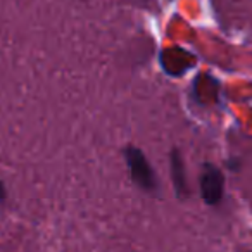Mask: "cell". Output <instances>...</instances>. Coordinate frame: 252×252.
Returning a JSON list of instances; mask_svg holds the SVG:
<instances>
[{"label": "cell", "mask_w": 252, "mask_h": 252, "mask_svg": "<svg viewBox=\"0 0 252 252\" xmlns=\"http://www.w3.org/2000/svg\"><path fill=\"white\" fill-rule=\"evenodd\" d=\"M125 161L128 164V169H130L131 180L138 189L145 190V192H154L158 189L156 173L142 149L135 147V145L125 147Z\"/></svg>", "instance_id": "obj_1"}, {"label": "cell", "mask_w": 252, "mask_h": 252, "mask_svg": "<svg viewBox=\"0 0 252 252\" xmlns=\"http://www.w3.org/2000/svg\"><path fill=\"white\" fill-rule=\"evenodd\" d=\"M200 193L207 206H218L224 195V176L214 164H204L200 173Z\"/></svg>", "instance_id": "obj_2"}, {"label": "cell", "mask_w": 252, "mask_h": 252, "mask_svg": "<svg viewBox=\"0 0 252 252\" xmlns=\"http://www.w3.org/2000/svg\"><path fill=\"white\" fill-rule=\"evenodd\" d=\"M169 166H171V178L175 190L178 193V197H187L189 189H187V173H185V164H183V158L178 152V149H173L169 154Z\"/></svg>", "instance_id": "obj_3"}, {"label": "cell", "mask_w": 252, "mask_h": 252, "mask_svg": "<svg viewBox=\"0 0 252 252\" xmlns=\"http://www.w3.org/2000/svg\"><path fill=\"white\" fill-rule=\"evenodd\" d=\"M5 197H7V190H5L4 182H2V180H0V200H4Z\"/></svg>", "instance_id": "obj_4"}]
</instances>
